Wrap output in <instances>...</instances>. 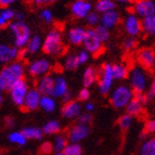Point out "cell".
Masks as SVG:
<instances>
[{
	"label": "cell",
	"instance_id": "6da1fadb",
	"mask_svg": "<svg viewBox=\"0 0 155 155\" xmlns=\"http://www.w3.org/2000/svg\"><path fill=\"white\" fill-rule=\"evenodd\" d=\"M24 77V65L18 61L7 64L0 71V90L9 91L14 84Z\"/></svg>",
	"mask_w": 155,
	"mask_h": 155
},
{
	"label": "cell",
	"instance_id": "7a4b0ae2",
	"mask_svg": "<svg viewBox=\"0 0 155 155\" xmlns=\"http://www.w3.org/2000/svg\"><path fill=\"white\" fill-rule=\"evenodd\" d=\"M63 40L61 31L53 28L47 34L45 40H42V51L48 55L57 57L63 52Z\"/></svg>",
	"mask_w": 155,
	"mask_h": 155
},
{
	"label": "cell",
	"instance_id": "3957f363",
	"mask_svg": "<svg viewBox=\"0 0 155 155\" xmlns=\"http://www.w3.org/2000/svg\"><path fill=\"white\" fill-rule=\"evenodd\" d=\"M134 99V91L129 86L119 85L112 90L110 94V102L114 109L122 110L125 109L130 101Z\"/></svg>",
	"mask_w": 155,
	"mask_h": 155
},
{
	"label": "cell",
	"instance_id": "277c9868",
	"mask_svg": "<svg viewBox=\"0 0 155 155\" xmlns=\"http://www.w3.org/2000/svg\"><path fill=\"white\" fill-rule=\"evenodd\" d=\"M128 77H129V83L131 86L130 88L134 91V93L144 92L149 84V75L147 71H144L140 66H134L129 71Z\"/></svg>",
	"mask_w": 155,
	"mask_h": 155
},
{
	"label": "cell",
	"instance_id": "5b68a950",
	"mask_svg": "<svg viewBox=\"0 0 155 155\" xmlns=\"http://www.w3.org/2000/svg\"><path fill=\"white\" fill-rule=\"evenodd\" d=\"M10 29L14 36V45L15 48H24L26 47L28 40L31 39V28L24 22H13L10 24Z\"/></svg>",
	"mask_w": 155,
	"mask_h": 155
},
{
	"label": "cell",
	"instance_id": "8992f818",
	"mask_svg": "<svg viewBox=\"0 0 155 155\" xmlns=\"http://www.w3.org/2000/svg\"><path fill=\"white\" fill-rule=\"evenodd\" d=\"M114 80L115 79L112 72V64L111 63L103 64L98 78V89L101 94H107L112 90Z\"/></svg>",
	"mask_w": 155,
	"mask_h": 155
},
{
	"label": "cell",
	"instance_id": "52a82bcc",
	"mask_svg": "<svg viewBox=\"0 0 155 155\" xmlns=\"http://www.w3.org/2000/svg\"><path fill=\"white\" fill-rule=\"evenodd\" d=\"M84 49L88 52L89 54L98 55L102 52L103 49V44L100 41V39L97 36L94 28H87L86 29L85 38L83 41Z\"/></svg>",
	"mask_w": 155,
	"mask_h": 155
},
{
	"label": "cell",
	"instance_id": "ba28073f",
	"mask_svg": "<svg viewBox=\"0 0 155 155\" xmlns=\"http://www.w3.org/2000/svg\"><path fill=\"white\" fill-rule=\"evenodd\" d=\"M28 85H27V83H26V80L24 78L16 81L9 90L13 103L20 106V107H23L24 100H25V97L27 94V92H28Z\"/></svg>",
	"mask_w": 155,
	"mask_h": 155
},
{
	"label": "cell",
	"instance_id": "9c48e42d",
	"mask_svg": "<svg viewBox=\"0 0 155 155\" xmlns=\"http://www.w3.org/2000/svg\"><path fill=\"white\" fill-rule=\"evenodd\" d=\"M123 27H124V31H126L128 37L136 38L142 33L141 20L134 13H128L125 16L124 21H123Z\"/></svg>",
	"mask_w": 155,
	"mask_h": 155
},
{
	"label": "cell",
	"instance_id": "30bf717a",
	"mask_svg": "<svg viewBox=\"0 0 155 155\" xmlns=\"http://www.w3.org/2000/svg\"><path fill=\"white\" fill-rule=\"evenodd\" d=\"M134 14L139 18H145L155 15V2L152 0H138L132 5Z\"/></svg>",
	"mask_w": 155,
	"mask_h": 155
},
{
	"label": "cell",
	"instance_id": "8fae6325",
	"mask_svg": "<svg viewBox=\"0 0 155 155\" xmlns=\"http://www.w3.org/2000/svg\"><path fill=\"white\" fill-rule=\"evenodd\" d=\"M51 70V63L47 59H37L31 62L27 66L29 75L33 77H42L48 75V73Z\"/></svg>",
	"mask_w": 155,
	"mask_h": 155
},
{
	"label": "cell",
	"instance_id": "7c38bea8",
	"mask_svg": "<svg viewBox=\"0 0 155 155\" xmlns=\"http://www.w3.org/2000/svg\"><path fill=\"white\" fill-rule=\"evenodd\" d=\"M137 61L144 71L155 70V51L151 48H143L137 53Z\"/></svg>",
	"mask_w": 155,
	"mask_h": 155
},
{
	"label": "cell",
	"instance_id": "4fadbf2b",
	"mask_svg": "<svg viewBox=\"0 0 155 155\" xmlns=\"http://www.w3.org/2000/svg\"><path fill=\"white\" fill-rule=\"evenodd\" d=\"M90 134V128L89 126L85 125L75 124L71 127V129L67 132V141L68 143H78L79 144L83 140H85Z\"/></svg>",
	"mask_w": 155,
	"mask_h": 155
},
{
	"label": "cell",
	"instance_id": "5bb4252c",
	"mask_svg": "<svg viewBox=\"0 0 155 155\" xmlns=\"http://www.w3.org/2000/svg\"><path fill=\"white\" fill-rule=\"evenodd\" d=\"M93 5L90 1L76 0L71 5V13L75 18H86V16L92 11Z\"/></svg>",
	"mask_w": 155,
	"mask_h": 155
},
{
	"label": "cell",
	"instance_id": "9a60e30c",
	"mask_svg": "<svg viewBox=\"0 0 155 155\" xmlns=\"http://www.w3.org/2000/svg\"><path fill=\"white\" fill-rule=\"evenodd\" d=\"M61 114L66 119H77L81 114V104L77 100H72L67 103H64L61 109Z\"/></svg>",
	"mask_w": 155,
	"mask_h": 155
},
{
	"label": "cell",
	"instance_id": "2e32d148",
	"mask_svg": "<svg viewBox=\"0 0 155 155\" xmlns=\"http://www.w3.org/2000/svg\"><path fill=\"white\" fill-rule=\"evenodd\" d=\"M53 85H54V77L48 74V75H45L39 78L36 84V89L41 94V97L52 96Z\"/></svg>",
	"mask_w": 155,
	"mask_h": 155
},
{
	"label": "cell",
	"instance_id": "e0dca14e",
	"mask_svg": "<svg viewBox=\"0 0 155 155\" xmlns=\"http://www.w3.org/2000/svg\"><path fill=\"white\" fill-rule=\"evenodd\" d=\"M40 99H41V94L37 91L36 88L29 89L25 97V100H24V104L22 109L26 110V111L28 112L35 111V110H37L39 107Z\"/></svg>",
	"mask_w": 155,
	"mask_h": 155
},
{
	"label": "cell",
	"instance_id": "ac0fdd59",
	"mask_svg": "<svg viewBox=\"0 0 155 155\" xmlns=\"http://www.w3.org/2000/svg\"><path fill=\"white\" fill-rule=\"evenodd\" d=\"M120 22V15L116 10H112L100 15V25L111 29L116 27Z\"/></svg>",
	"mask_w": 155,
	"mask_h": 155
},
{
	"label": "cell",
	"instance_id": "d6986e66",
	"mask_svg": "<svg viewBox=\"0 0 155 155\" xmlns=\"http://www.w3.org/2000/svg\"><path fill=\"white\" fill-rule=\"evenodd\" d=\"M85 34L86 28H84L81 26H74V27L70 28V31L67 33V40L73 46H80V45H83Z\"/></svg>",
	"mask_w": 155,
	"mask_h": 155
},
{
	"label": "cell",
	"instance_id": "ffe728a7",
	"mask_svg": "<svg viewBox=\"0 0 155 155\" xmlns=\"http://www.w3.org/2000/svg\"><path fill=\"white\" fill-rule=\"evenodd\" d=\"M20 55V50L15 47H10L7 45H0V62L8 63L15 60Z\"/></svg>",
	"mask_w": 155,
	"mask_h": 155
},
{
	"label": "cell",
	"instance_id": "44dd1931",
	"mask_svg": "<svg viewBox=\"0 0 155 155\" xmlns=\"http://www.w3.org/2000/svg\"><path fill=\"white\" fill-rule=\"evenodd\" d=\"M68 84L66 79L63 76H57L54 77V85H53V91H52V97L53 98H63V97L68 93Z\"/></svg>",
	"mask_w": 155,
	"mask_h": 155
},
{
	"label": "cell",
	"instance_id": "7402d4cb",
	"mask_svg": "<svg viewBox=\"0 0 155 155\" xmlns=\"http://www.w3.org/2000/svg\"><path fill=\"white\" fill-rule=\"evenodd\" d=\"M99 73L93 66H88L84 71L83 74V85L84 88H89L98 81Z\"/></svg>",
	"mask_w": 155,
	"mask_h": 155
},
{
	"label": "cell",
	"instance_id": "603a6c76",
	"mask_svg": "<svg viewBox=\"0 0 155 155\" xmlns=\"http://www.w3.org/2000/svg\"><path fill=\"white\" fill-rule=\"evenodd\" d=\"M112 72H113L114 79L116 80H124L129 75V68L124 63L112 64Z\"/></svg>",
	"mask_w": 155,
	"mask_h": 155
},
{
	"label": "cell",
	"instance_id": "cb8c5ba5",
	"mask_svg": "<svg viewBox=\"0 0 155 155\" xmlns=\"http://www.w3.org/2000/svg\"><path fill=\"white\" fill-rule=\"evenodd\" d=\"M39 107L46 113H53L57 109V101L52 96H44L40 99Z\"/></svg>",
	"mask_w": 155,
	"mask_h": 155
},
{
	"label": "cell",
	"instance_id": "d4e9b609",
	"mask_svg": "<svg viewBox=\"0 0 155 155\" xmlns=\"http://www.w3.org/2000/svg\"><path fill=\"white\" fill-rule=\"evenodd\" d=\"M115 8H116V2H114L112 0H98L94 3V10L100 15L109 11L115 10Z\"/></svg>",
	"mask_w": 155,
	"mask_h": 155
},
{
	"label": "cell",
	"instance_id": "484cf974",
	"mask_svg": "<svg viewBox=\"0 0 155 155\" xmlns=\"http://www.w3.org/2000/svg\"><path fill=\"white\" fill-rule=\"evenodd\" d=\"M143 106H144L143 104H141L139 101L136 100V99L134 98L129 103H128V105L125 107L126 114L130 115L131 117L140 116V115L143 113Z\"/></svg>",
	"mask_w": 155,
	"mask_h": 155
},
{
	"label": "cell",
	"instance_id": "4316f807",
	"mask_svg": "<svg viewBox=\"0 0 155 155\" xmlns=\"http://www.w3.org/2000/svg\"><path fill=\"white\" fill-rule=\"evenodd\" d=\"M141 28L142 33H144L147 36H155V15L142 18Z\"/></svg>",
	"mask_w": 155,
	"mask_h": 155
},
{
	"label": "cell",
	"instance_id": "83f0119b",
	"mask_svg": "<svg viewBox=\"0 0 155 155\" xmlns=\"http://www.w3.org/2000/svg\"><path fill=\"white\" fill-rule=\"evenodd\" d=\"M41 48L42 39L38 35H35V36L31 37V39H29L27 45H26V52H28L31 54H34V53H37Z\"/></svg>",
	"mask_w": 155,
	"mask_h": 155
},
{
	"label": "cell",
	"instance_id": "f1b7e54d",
	"mask_svg": "<svg viewBox=\"0 0 155 155\" xmlns=\"http://www.w3.org/2000/svg\"><path fill=\"white\" fill-rule=\"evenodd\" d=\"M21 132L26 140H40L44 136L42 130L37 127H25Z\"/></svg>",
	"mask_w": 155,
	"mask_h": 155
},
{
	"label": "cell",
	"instance_id": "f546056e",
	"mask_svg": "<svg viewBox=\"0 0 155 155\" xmlns=\"http://www.w3.org/2000/svg\"><path fill=\"white\" fill-rule=\"evenodd\" d=\"M42 134L47 136H52V134H58L61 131V124L58 120H49L44 127H42Z\"/></svg>",
	"mask_w": 155,
	"mask_h": 155
},
{
	"label": "cell",
	"instance_id": "4dcf8cb0",
	"mask_svg": "<svg viewBox=\"0 0 155 155\" xmlns=\"http://www.w3.org/2000/svg\"><path fill=\"white\" fill-rule=\"evenodd\" d=\"M67 144H68V141H67L66 136L57 134L54 138V141L52 143V150H54L55 153H62Z\"/></svg>",
	"mask_w": 155,
	"mask_h": 155
},
{
	"label": "cell",
	"instance_id": "1f68e13d",
	"mask_svg": "<svg viewBox=\"0 0 155 155\" xmlns=\"http://www.w3.org/2000/svg\"><path fill=\"white\" fill-rule=\"evenodd\" d=\"M139 155H155V138L147 139L141 144Z\"/></svg>",
	"mask_w": 155,
	"mask_h": 155
},
{
	"label": "cell",
	"instance_id": "d6a6232c",
	"mask_svg": "<svg viewBox=\"0 0 155 155\" xmlns=\"http://www.w3.org/2000/svg\"><path fill=\"white\" fill-rule=\"evenodd\" d=\"M78 66H79V63H78V60H77L76 54H70L64 59V62H63V67H64V70L74 71V70H76Z\"/></svg>",
	"mask_w": 155,
	"mask_h": 155
},
{
	"label": "cell",
	"instance_id": "836d02e7",
	"mask_svg": "<svg viewBox=\"0 0 155 155\" xmlns=\"http://www.w3.org/2000/svg\"><path fill=\"white\" fill-rule=\"evenodd\" d=\"M94 31H96L97 36H98V38L100 39V41L102 42V44H105V42L109 41L110 37H111V31H110V29L105 28V27L102 25H98L96 28H94Z\"/></svg>",
	"mask_w": 155,
	"mask_h": 155
},
{
	"label": "cell",
	"instance_id": "e575fe53",
	"mask_svg": "<svg viewBox=\"0 0 155 155\" xmlns=\"http://www.w3.org/2000/svg\"><path fill=\"white\" fill-rule=\"evenodd\" d=\"M62 153L63 155H83V147L78 143H68Z\"/></svg>",
	"mask_w": 155,
	"mask_h": 155
},
{
	"label": "cell",
	"instance_id": "d590c367",
	"mask_svg": "<svg viewBox=\"0 0 155 155\" xmlns=\"http://www.w3.org/2000/svg\"><path fill=\"white\" fill-rule=\"evenodd\" d=\"M86 23L90 26V28H96L97 26L100 25V14L96 11H91L85 18Z\"/></svg>",
	"mask_w": 155,
	"mask_h": 155
},
{
	"label": "cell",
	"instance_id": "8d00e7d4",
	"mask_svg": "<svg viewBox=\"0 0 155 155\" xmlns=\"http://www.w3.org/2000/svg\"><path fill=\"white\" fill-rule=\"evenodd\" d=\"M9 141L12 143H15V144L18 145H25L27 140L26 138L23 136L21 131H13L9 134Z\"/></svg>",
	"mask_w": 155,
	"mask_h": 155
},
{
	"label": "cell",
	"instance_id": "74e56055",
	"mask_svg": "<svg viewBox=\"0 0 155 155\" xmlns=\"http://www.w3.org/2000/svg\"><path fill=\"white\" fill-rule=\"evenodd\" d=\"M117 124H118L120 129L127 130L132 124V117L130 115H128V114H123L122 116H119L118 120H117Z\"/></svg>",
	"mask_w": 155,
	"mask_h": 155
},
{
	"label": "cell",
	"instance_id": "f35d334b",
	"mask_svg": "<svg viewBox=\"0 0 155 155\" xmlns=\"http://www.w3.org/2000/svg\"><path fill=\"white\" fill-rule=\"evenodd\" d=\"M138 42L137 39L134 38V37H127L123 41V48H124L126 51H132L134 49H136Z\"/></svg>",
	"mask_w": 155,
	"mask_h": 155
},
{
	"label": "cell",
	"instance_id": "ab89813d",
	"mask_svg": "<svg viewBox=\"0 0 155 155\" xmlns=\"http://www.w3.org/2000/svg\"><path fill=\"white\" fill-rule=\"evenodd\" d=\"M91 122H92V116L90 113H87V112L81 113L77 118V124L85 125V126H89Z\"/></svg>",
	"mask_w": 155,
	"mask_h": 155
},
{
	"label": "cell",
	"instance_id": "60d3db41",
	"mask_svg": "<svg viewBox=\"0 0 155 155\" xmlns=\"http://www.w3.org/2000/svg\"><path fill=\"white\" fill-rule=\"evenodd\" d=\"M39 18H41L45 23H51L53 21V13L50 9H42L40 14H39Z\"/></svg>",
	"mask_w": 155,
	"mask_h": 155
},
{
	"label": "cell",
	"instance_id": "b9f144b4",
	"mask_svg": "<svg viewBox=\"0 0 155 155\" xmlns=\"http://www.w3.org/2000/svg\"><path fill=\"white\" fill-rule=\"evenodd\" d=\"M76 57H77V60H78V63H79V65L86 64V63L90 60V54H89L88 52L86 51L85 49L78 51L77 53H76Z\"/></svg>",
	"mask_w": 155,
	"mask_h": 155
},
{
	"label": "cell",
	"instance_id": "7bdbcfd3",
	"mask_svg": "<svg viewBox=\"0 0 155 155\" xmlns=\"http://www.w3.org/2000/svg\"><path fill=\"white\" fill-rule=\"evenodd\" d=\"M0 15L2 16L7 22H10L12 18H14V15H15V12L12 10V9L8 8V9H3L0 13Z\"/></svg>",
	"mask_w": 155,
	"mask_h": 155
},
{
	"label": "cell",
	"instance_id": "ee69618b",
	"mask_svg": "<svg viewBox=\"0 0 155 155\" xmlns=\"http://www.w3.org/2000/svg\"><path fill=\"white\" fill-rule=\"evenodd\" d=\"M144 132L147 134H155V119H149V120L145 122Z\"/></svg>",
	"mask_w": 155,
	"mask_h": 155
},
{
	"label": "cell",
	"instance_id": "f6af8a7d",
	"mask_svg": "<svg viewBox=\"0 0 155 155\" xmlns=\"http://www.w3.org/2000/svg\"><path fill=\"white\" fill-rule=\"evenodd\" d=\"M77 98L79 101H88L90 98V90L88 88H81L78 92Z\"/></svg>",
	"mask_w": 155,
	"mask_h": 155
},
{
	"label": "cell",
	"instance_id": "bcb514c9",
	"mask_svg": "<svg viewBox=\"0 0 155 155\" xmlns=\"http://www.w3.org/2000/svg\"><path fill=\"white\" fill-rule=\"evenodd\" d=\"M145 96H147V101L153 100V99L155 98V77L153 78L152 81H151L150 88H149V91H147V93Z\"/></svg>",
	"mask_w": 155,
	"mask_h": 155
},
{
	"label": "cell",
	"instance_id": "7dc6e473",
	"mask_svg": "<svg viewBox=\"0 0 155 155\" xmlns=\"http://www.w3.org/2000/svg\"><path fill=\"white\" fill-rule=\"evenodd\" d=\"M134 98L136 100H138L141 104L145 105L147 102V96H145L144 93H134Z\"/></svg>",
	"mask_w": 155,
	"mask_h": 155
},
{
	"label": "cell",
	"instance_id": "c3c4849f",
	"mask_svg": "<svg viewBox=\"0 0 155 155\" xmlns=\"http://www.w3.org/2000/svg\"><path fill=\"white\" fill-rule=\"evenodd\" d=\"M41 151L45 153V154H49V153L52 151V145H51V143H49V142L44 143V144L41 145Z\"/></svg>",
	"mask_w": 155,
	"mask_h": 155
},
{
	"label": "cell",
	"instance_id": "681fc988",
	"mask_svg": "<svg viewBox=\"0 0 155 155\" xmlns=\"http://www.w3.org/2000/svg\"><path fill=\"white\" fill-rule=\"evenodd\" d=\"M12 3H14V0H0V8L8 9V7H10Z\"/></svg>",
	"mask_w": 155,
	"mask_h": 155
},
{
	"label": "cell",
	"instance_id": "f907efd6",
	"mask_svg": "<svg viewBox=\"0 0 155 155\" xmlns=\"http://www.w3.org/2000/svg\"><path fill=\"white\" fill-rule=\"evenodd\" d=\"M94 109H96V105H94V103L93 102H86L85 104V110L87 113H91L92 111H94Z\"/></svg>",
	"mask_w": 155,
	"mask_h": 155
},
{
	"label": "cell",
	"instance_id": "816d5d0a",
	"mask_svg": "<svg viewBox=\"0 0 155 155\" xmlns=\"http://www.w3.org/2000/svg\"><path fill=\"white\" fill-rule=\"evenodd\" d=\"M14 18L16 20V22H23V20H24V13L23 12H15Z\"/></svg>",
	"mask_w": 155,
	"mask_h": 155
},
{
	"label": "cell",
	"instance_id": "f5cc1de1",
	"mask_svg": "<svg viewBox=\"0 0 155 155\" xmlns=\"http://www.w3.org/2000/svg\"><path fill=\"white\" fill-rule=\"evenodd\" d=\"M5 123H7V126L10 127V128H12V127H14V119L12 118V117H7L5 118Z\"/></svg>",
	"mask_w": 155,
	"mask_h": 155
},
{
	"label": "cell",
	"instance_id": "db71d44e",
	"mask_svg": "<svg viewBox=\"0 0 155 155\" xmlns=\"http://www.w3.org/2000/svg\"><path fill=\"white\" fill-rule=\"evenodd\" d=\"M72 93L71 92H68V93H66V94H65L64 97H63L62 98V100L64 101V103H67V102H70V101H72L73 99H72Z\"/></svg>",
	"mask_w": 155,
	"mask_h": 155
},
{
	"label": "cell",
	"instance_id": "11a10c76",
	"mask_svg": "<svg viewBox=\"0 0 155 155\" xmlns=\"http://www.w3.org/2000/svg\"><path fill=\"white\" fill-rule=\"evenodd\" d=\"M8 23L9 22H7L2 16L0 15V28H1V27H5V26L8 25Z\"/></svg>",
	"mask_w": 155,
	"mask_h": 155
},
{
	"label": "cell",
	"instance_id": "9f6ffc18",
	"mask_svg": "<svg viewBox=\"0 0 155 155\" xmlns=\"http://www.w3.org/2000/svg\"><path fill=\"white\" fill-rule=\"evenodd\" d=\"M145 136H147V134H145L144 131H143L142 134H140V137H141V139H144V138H145Z\"/></svg>",
	"mask_w": 155,
	"mask_h": 155
},
{
	"label": "cell",
	"instance_id": "6f0895ef",
	"mask_svg": "<svg viewBox=\"0 0 155 155\" xmlns=\"http://www.w3.org/2000/svg\"><path fill=\"white\" fill-rule=\"evenodd\" d=\"M2 102V96H1V91H0V104Z\"/></svg>",
	"mask_w": 155,
	"mask_h": 155
},
{
	"label": "cell",
	"instance_id": "680465c9",
	"mask_svg": "<svg viewBox=\"0 0 155 155\" xmlns=\"http://www.w3.org/2000/svg\"><path fill=\"white\" fill-rule=\"evenodd\" d=\"M53 155H63V153H54Z\"/></svg>",
	"mask_w": 155,
	"mask_h": 155
},
{
	"label": "cell",
	"instance_id": "91938a15",
	"mask_svg": "<svg viewBox=\"0 0 155 155\" xmlns=\"http://www.w3.org/2000/svg\"><path fill=\"white\" fill-rule=\"evenodd\" d=\"M0 155H2V153H1V152H0Z\"/></svg>",
	"mask_w": 155,
	"mask_h": 155
}]
</instances>
